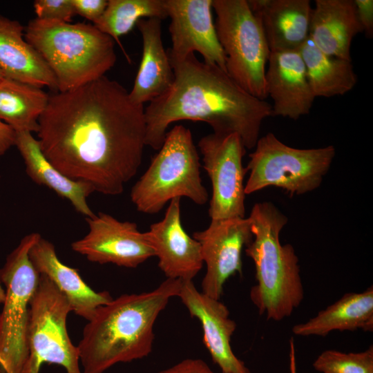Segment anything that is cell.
Listing matches in <instances>:
<instances>
[{"mask_svg": "<svg viewBox=\"0 0 373 373\" xmlns=\"http://www.w3.org/2000/svg\"><path fill=\"white\" fill-rule=\"evenodd\" d=\"M144 110L104 75L49 96L37 140L45 157L64 175L96 192L119 195L142 161Z\"/></svg>", "mask_w": 373, "mask_h": 373, "instance_id": "obj_1", "label": "cell"}, {"mask_svg": "<svg viewBox=\"0 0 373 373\" xmlns=\"http://www.w3.org/2000/svg\"><path fill=\"white\" fill-rule=\"evenodd\" d=\"M170 62L174 73L171 87L144 110L146 146L159 150L170 124L191 120L208 124L215 133H237L246 149L254 148L263 120L272 116L271 105L195 54Z\"/></svg>", "mask_w": 373, "mask_h": 373, "instance_id": "obj_2", "label": "cell"}, {"mask_svg": "<svg viewBox=\"0 0 373 373\" xmlns=\"http://www.w3.org/2000/svg\"><path fill=\"white\" fill-rule=\"evenodd\" d=\"M181 282L166 278L152 291L122 294L99 307L77 346L82 373H104L118 363L146 357L153 349L156 319L178 296Z\"/></svg>", "mask_w": 373, "mask_h": 373, "instance_id": "obj_3", "label": "cell"}, {"mask_svg": "<svg viewBox=\"0 0 373 373\" xmlns=\"http://www.w3.org/2000/svg\"><path fill=\"white\" fill-rule=\"evenodd\" d=\"M248 218L253 239L245 251L254 262L256 280L250 299L260 315L280 321L304 298L298 258L292 245H283L279 239L288 219L269 202L256 203Z\"/></svg>", "mask_w": 373, "mask_h": 373, "instance_id": "obj_4", "label": "cell"}, {"mask_svg": "<svg viewBox=\"0 0 373 373\" xmlns=\"http://www.w3.org/2000/svg\"><path fill=\"white\" fill-rule=\"evenodd\" d=\"M24 37L53 73L57 92L104 76L116 61L114 40L94 25L35 18L25 27Z\"/></svg>", "mask_w": 373, "mask_h": 373, "instance_id": "obj_5", "label": "cell"}, {"mask_svg": "<svg viewBox=\"0 0 373 373\" xmlns=\"http://www.w3.org/2000/svg\"><path fill=\"white\" fill-rule=\"evenodd\" d=\"M158 151L131 189L130 197L136 209L155 214L168 202L182 197L206 204L208 192L202 183L200 156L190 129L174 126Z\"/></svg>", "mask_w": 373, "mask_h": 373, "instance_id": "obj_6", "label": "cell"}, {"mask_svg": "<svg viewBox=\"0 0 373 373\" xmlns=\"http://www.w3.org/2000/svg\"><path fill=\"white\" fill-rule=\"evenodd\" d=\"M249 154V171L245 184L246 195L269 186L302 195L320 186L336 154L332 146L300 149L291 147L268 133L259 137Z\"/></svg>", "mask_w": 373, "mask_h": 373, "instance_id": "obj_7", "label": "cell"}, {"mask_svg": "<svg viewBox=\"0 0 373 373\" xmlns=\"http://www.w3.org/2000/svg\"><path fill=\"white\" fill-rule=\"evenodd\" d=\"M212 6L227 74L247 93L265 100L270 50L258 18L247 0H213Z\"/></svg>", "mask_w": 373, "mask_h": 373, "instance_id": "obj_8", "label": "cell"}, {"mask_svg": "<svg viewBox=\"0 0 373 373\" xmlns=\"http://www.w3.org/2000/svg\"><path fill=\"white\" fill-rule=\"evenodd\" d=\"M38 233L24 236L0 269L6 297L0 313V373H21L28 356L29 304L39 274L29 258Z\"/></svg>", "mask_w": 373, "mask_h": 373, "instance_id": "obj_9", "label": "cell"}, {"mask_svg": "<svg viewBox=\"0 0 373 373\" xmlns=\"http://www.w3.org/2000/svg\"><path fill=\"white\" fill-rule=\"evenodd\" d=\"M71 307L66 296L44 274L29 304L28 356L21 373H39L44 363L61 366L66 373H82L79 356L67 332Z\"/></svg>", "mask_w": 373, "mask_h": 373, "instance_id": "obj_10", "label": "cell"}, {"mask_svg": "<svg viewBox=\"0 0 373 373\" xmlns=\"http://www.w3.org/2000/svg\"><path fill=\"white\" fill-rule=\"evenodd\" d=\"M198 145L212 186L211 220L245 218L247 171L242 165L246 148L242 139L237 133H213L202 137Z\"/></svg>", "mask_w": 373, "mask_h": 373, "instance_id": "obj_11", "label": "cell"}, {"mask_svg": "<svg viewBox=\"0 0 373 373\" xmlns=\"http://www.w3.org/2000/svg\"><path fill=\"white\" fill-rule=\"evenodd\" d=\"M193 238L200 245L207 270L202 291L220 300L226 281L236 274H242V250L253 239L249 218L211 220L204 230L195 231Z\"/></svg>", "mask_w": 373, "mask_h": 373, "instance_id": "obj_12", "label": "cell"}, {"mask_svg": "<svg viewBox=\"0 0 373 373\" xmlns=\"http://www.w3.org/2000/svg\"><path fill=\"white\" fill-rule=\"evenodd\" d=\"M88 232L71 244L72 249L93 262L135 268L155 256L144 232L135 222H122L99 212L86 218Z\"/></svg>", "mask_w": 373, "mask_h": 373, "instance_id": "obj_13", "label": "cell"}, {"mask_svg": "<svg viewBox=\"0 0 373 373\" xmlns=\"http://www.w3.org/2000/svg\"><path fill=\"white\" fill-rule=\"evenodd\" d=\"M212 3L213 0H164L171 19L169 60H182L198 52L205 63L227 72L226 57L213 20Z\"/></svg>", "mask_w": 373, "mask_h": 373, "instance_id": "obj_14", "label": "cell"}, {"mask_svg": "<svg viewBox=\"0 0 373 373\" xmlns=\"http://www.w3.org/2000/svg\"><path fill=\"white\" fill-rule=\"evenodd\" d=\"M179 297L192 317L201 323L202 341L213 361L222 373H250L233 353L231 339L236 329L227 307L220 300L198 291L193 280H182Z\"/></svg>", "mask_w": 373, "mask_h": 373, "instance_id": "obj_15", "label": "cell"}, {"mask_svg": "<svg viewBox=\"0 0 373 373\" xmlns=\"http://www.w3.org/2000/svg\"><path fill=\"white\" fill-rule=\"evenodd\" d=\"M180 199L171 200L162 220L144 233L166 278L187 280L199 273L203 260L200 243L182 225Z\"/></svg>", "mask_w": 373, "mask_h": 373, "instance_id": "obj_16", "label": "cell"}, {"mask_svg": "<svg viewBox=\"0 0 373 373\" xmlns=\"http://www.w3.org/2000/svg\"><path fill=\"white\" fill-rule=\"evenodd\" d=\"M267 66L265 86L273 101L272 115L298 119L307 115L315 97L299 50L270 52Z\"/></svg>", "mask_w": 373, "mask_h": 373, "instance_id": "obj_17", "label": "cell"}, {"mask_svg": "<svg viewBox=\"0 0 373 373\" xmlns=\"http://www.w3.org/2000/svg\"><path fill=\"white\" fill-rule=\"evenodd\" d=\"M270 52L298 50L309 37L312 8L309 0H247Z\"/></svg>", "mask_w": 373, "mask_h": 373, "instance_id": "obj_18", "label": "cell"}, {"mask_svg": "<svg viewBox=\"0 0 373 373\" xmlns=\"http://www.w3.org/2000/svg\"><path fill=\"white\" fill-rule=\"evenodd\" d=\"M29 258L35 270L46 275L66 296L72 312L88 321L99 307L113 299L108 291L92 289L77 269L59 260L54 245L41 236L30 248Z\"/></svg>", "mask_w": 373, "mask_h": 373, "instance_id": "obj_19", "label": "cell"}, {"mask_svg": "<svg viewBox=\"0 0 373 373\" xmlns=\"http://www.w3.org/2000/svg\"><path fill=\"white\" fill-rule=\"evenodd\" d=\"M354 0H316L309 37L325 55L352 61L351 44L362 32Z\"/></svg>", "mask_w": 373, "mask_h": 373, "instance_id": "obj_20", "label": "cell"}, {"mask_svg": "<svg viewBox=\"0 0 373 373\" xmlns=\"http://www.w3.org/2000/svg\"><path fill=\"white\" fill-rule=\"evenodd\" d=\"M162 20L142 19L137 26L142 36V55L131 99L137 104L162 96L171 87L174 73L162 39Z\"/></svg>", "mask_w": 373, "mask_h": 373, "instance_id": "obj_21", "label": "cell"}, {"mask_svg": "<svg viewBox=\"0 0 373 373\" xmlns=\"http://www.w3.org/2000/svg\"><path fill=\"white\" fill-rule=\"evenodd\" d=\"M25 28L0 15V70L4 77L57 92L55 77L24 37Z\"/></svg>", "mask_w": 373, "mask_h": 373, "instance_id": "obj_22", "label": "cell"}, {"mask_svg": "<svg viewBox=\"0 0 373 373\" xmlns=\"http://www.w3.org/2000/svg\"><path fill=\"white\" fill-rule=\"evenodd\" d=\"M15 146L24 161L26 173L34 182L68 200L86 218L95 215L87 202L88 196L95 192L93 188L88 183L68 178L54 167L44 155L38 140L31 133L16 132Z\"/></svg>", "mask_w": 373, "mask_h": 373, "instance_id": "obj_23", "label": "cell"}, {"mask_svg": "<svg viewBox=\"0 0 373 373\" xmlns=\"http://www.w3.org/2000/svg\"><path fill=\"white\" fill-rule=\"evenodd\" d=\"M364 332L373 330V287L360 292L345 294L339 300L320 311L305 323L293 326L297 336H326L338 330Z\"/></svg>", "mask_w": 373, "mask_h": 373, "instance_id": "obj_24", "label": "cell"}, {"mask_svg": "<svg viewBox=\"0 0 373 373\" xmlns=\"http://www.w3.org/2000/svg\"><path fill=\"white\" fill-rule=\"evenodd\" d=\"M314 96L332 97L350 92L357 82L352 61L330 57L308 37L299 49Z\"/></svg>", "mask_w": 373, "mask_h": 373, "instance_id": "obj_25", "label": "cell"}, {"mask_svg": "<svg viewBox=\"0 0 373 373\" xmlns=\"http://www.w3.org/2000/svg\"><path fill=\"white\" fill-rule=\"evenodd\" d=\"M49 95L41 88L4 77L0 82V121L15 132H37Z\"/></svg>", "mask_w": 373, "mask_h": 373, "instance_id": "obj_26", "label": "cell"}, {"mask_svg": "<svg viewBox=\"0 0 373 373\" xmlns=\"http://www.w3.org/2000/svg\"><path fill=\"white\" fill-rule=\"evenodd\" d=\"M167 17L164 0H108L104 13L93 25L124 50L119 38L131 31L138 21Z\"/></svg>", "mask_w": 373, "mask_h": 373, "instance_id": "obj_27", "label": "cell"}, {"mask_svg": "<svg viewBox=\"0 0 373 373\" xmlns=\"http://www.w3.org/2000/svg\"><path fill=\"white\" fill-rule=\"evenodd\" d=\"M313 367L322 373H373V347L357 353L325 350L316 358Z\"/></svg>", "mask_w": 373, "mask_h": 373, "instance_id": "obj_28", "label": "cell"}, {"mask_svg": "<svg viewBox=\"0 0 373 373\" xmlns=\"http://www.w3.org/2000/svg\"><path fill=\"white\" fill-rule=\"evenodd\" d=\"M37 19L70 22L75 15L72 0H36L33 3Z\"/></svg>", "mask_w": 373, "mask_h": 373, "instance_id": "obj_29", "label": "cell"}, {"mask_svg": "<svg viewBox=\"0 0 373 373\" xmlns=\"http://www.w3.org/2000/svg\"><path fill=\"white\" fill-rule=\"evenodd\" d=\"M75 14L97 21L104 13L108 3L106 0H72Z\"/></svg>", "mask_w": 373, "mask_h": 373, "instance_id": "obj_30", "label": "cell"}, {"mask_svg": "<svg viewBox=\"0 0 373 373\" xmlns=\"http://www.w3.org/2000/svg\"><path fill=\"white\" fill-rule=\"evenodd\" d=\"M158 373H215L200 358H186Z\"/></svg>", "mask_w": 373, "mask_h": 373, "instance_id": "obj_31", "label": "cell"}, {"mask_svg": "<svg viewBox=\"0 0 373 373\" xmlns=\"http://www.w3.org/2000/svg\"><path fill=\"white\" fill-rule=\"evenodd\" d=\"M354 1L362 30L366 37L372 38L373 36V1L354 0Z\"/></svg>", "mask_w": 373, "mask_h": 373, "instance_id": "obj_32", "label": "cell"}, {"mask_svg": "<svg viewBox=\"0 0 373 373\" xmlns=\"http://www.w3.org/2000/svg\"><path fill=\"white\" fill-rule=\"evenodd\" d=\"M16 132L8 124L0 121V156L11 146H15Z\"/></svg>", "mask_w": 373, "mask_h": 373, "instance_id": "obj_33", "label": "cell"}, {"mask_svg": "<svg viewBox=\"0 0 373 373\" xmlns=\"http://www.w3.org/2000/svg\"><path fill=\"white\" fill-rule=\"evenodd\" d=\"M289 373H297L295 346L293 338L289 341Z\"/></svg>", "mask_w": 373, "mask_h": 373, "instance_id": "obj_34", "label": "cell"}, {"mask_svg": "<svg viewBox=\"0 0 373 373\" xmlns=\"http://www.w3.org/2000/svg\"><path fill=\"white\" fill-rule=\"evenodd\" d=\"M6 297L5 289L2 287L0 283V303H3Z\"/></svg>", "mask_w": 373, "mask_h": 373, "instance_id": "obj_35", "label": "cell"}, {"mask_svg": "<svg viewBox=\"0 0 373 373\" xmlns=\"http://www.w3.org/2000/svg\"><path fill=\"white\" fill-rule=\"evenodd\" d=\"M4 78V76L2 73V72L0 70V82Z\"/></svg>", "mask_w": 373, "mask_h": 373, "instance_id": "obj_36", "label": "cell"}, {"mask_svg": "<svg viewBox=\"0 0 373 373\" xmlns=\"http://www.w3.org/2000/svg\"></svg>", "mask_w": 373, "mask_h": 373, "instance_id": "obj_37", "label": "cell"}]
</instances>
